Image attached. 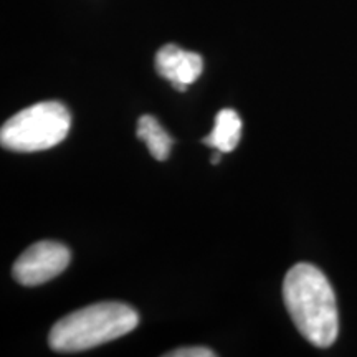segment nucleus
Segmentation results:
<instances>
[{
	"label": "nucleus",
	"mask_w": 357,
	"mask_h": 357,
	"mask_svg": "<svg viewBox=\"0 0 357 357\" xmlns=\"http://www.w3.org/2000/svg\"><path fill=\"white\" fill-rule=\"evenodd\" d=\"M283 300L296 329L316 347H329L339 334L334 289L323 271L311 263H298L283 281Z\"/></svg>",
	"instance_id": "obj_1"
},
{
	"label": "nucleus",
	"mask_w": 357,
	"mask_h": 357,
	"mask_svg": "<svg viewBox=\"0 0 357 357\" xmlns=\"http://www.w3.org/2000/svg\"><path fill=\"white\" fill-rule=\"evenodd\" d=\"M139 316L124 303H98L65 316L50 331V347L56 352H79L131 333Z\"/></svg>",
	"instance_id": "obj_2"
},
{
	"label": "nucleus",
	"mask_w": 357,
	"mask_h": 357,
	"mask_svg": "<svg viewBox=\"0 0 357 357\" xmlns=\"http://www.w3.org/2000/svg\"><path fill=\"white\" fill-rule=\"evenodd\" d=\"M71 126L70 111L58 101H42L12 116L0 129V144L17 153L52 149Z\"/></svg>",
	"instance_id": "obj_3"
},
{
	"label": "nucleus",
	"mask_w": 357,
	"mask_h": 357,
	"mask_svg": "<svg viewBox=\"0 0 357 357\" xmlns=\"http://www.w3.org/2000/svg\"><path fill=\"white\" fill-rule=\"evenodd\" d=\"M70 260L71 253L63 243L38 242L17 258L12 273L24 287H38L63 273Z\"/></svg>",
	"instance_id": "obj_4"
},
{
	"label": "nucleus",
	"mask_w": 357,
	"mask_h": 357,
	"mask_svg": "<svg viewBox=\"0 0 357 357\" xmlns=\"http://www.w3.org/2000/svg\"><path fill=\"white\" fill-rule=\"evenodd\" d=\"M155 70L177 91H185L202 73L204 60L199 53L182 50L177 45H164L155 55Z\"/></svg>",
	"instance_id": "obj_5"
},
{
	"label": "nucleus",
	"mask_w": 357,
	"mask_h": 357,
	"mask_svg": "<svg viewBox=\"0 0 357 357\" xmlns=\"http://www.w3.org/2000/svg\"><path fill=\"white\" fill-rule=\"evenodd\" d=\"M242 136V119L234 109H222L215 116V126L207 137H204V144L220 151L231 153L238 144Z\"/></svg>",
	"instance_id": "obj_6"
},
{
	"label": "nucleus",
	"mask_w": 357,
	"mask_h": 357,
	"mask_svg": "<svg viewBox=\"0 0 357 357\" xmlns=\"http://www.w3.org/2000/svg\"><path fill=\"white\" fill-rule=\"evenodd\" d=\"M137 137L146 142L151 155L158 160H166L172 147V137L164 131L158 119L151 114L141 116L137 121Z\"/></svg>",
	"instance_id": "obj_7"
},
{
	"label": "nucleus",
	"mask_w": 357,
	"mask_h": 357,
	"mask_svg": "<svg viewBox=\"0 0 357 357\" xmlns=\"http://www.w3.org/2000/svg\"><path fill=\"white\" fill-rule=\"evenodd\" d=\"M169 357H213L215 352H212L207 347H182V349H176L169 352Z\"/></svg>",
	"instance_id": "obj_8"
},
{
	"label": "nucleus",
	"mask_w": 357,
	"mask_h": 357,
	"mask_svg": "<svg viewBox=\"0 0 357 357\" xmlns=\"http://www.w3.org/2000/svg\"><path fill=\"white\" fill-rule=\"evenodd\" d=\"M218 153H220V151H218ZM218 153H215V154L212 155V164H218V162H220V154H218Z\"/></svg>",
	"instance_id": "obj_9"
}]
</instances>
